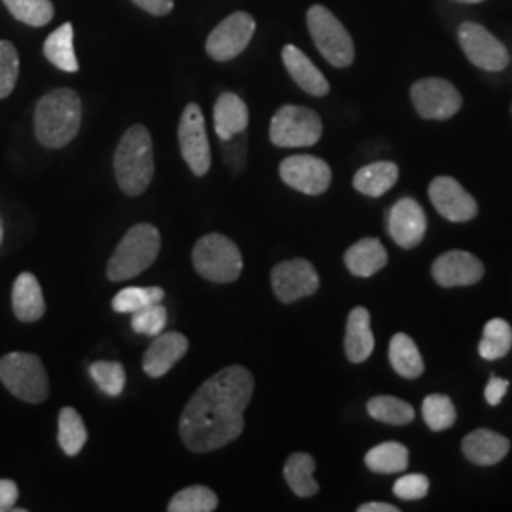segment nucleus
<instances>
[{"label":"nucleus","mask_w":512,"mask_h":512,"mask_svg":"<svg viewBox=\"0 0 512 512\" xmlns=\"http://www.w3.org/2000/svg\"><path fill=\"white\" fill-rule=\"evenodd\" d=\"M255 378L245 366L232 365L213 374L184 406L179 433L196 454L224 448L245 429L243 412L253 399Z\"/></svg>","instance_id":"nucleus-1"},{"label":"nucleus","mask_w":512,"mask_h":512,"mask_svg":"<svg viewBox=\"0 0 512 512\" xmlns=\"http://www.w3.org/2000/svg\"><path fill=\"white\" fill-rule=\"evenodd\" d=\"M82 126V101L78 93L59 88L46 93L35 110V133L46 148L67 147Z\"/></svg>","instance_id":"nucleus-2"},{"label":"nucleus","mask_w":512,"mask_h":512,"mask_svg":"<svg viewBox=\"0 0 512 512\" xmlns=\"http://www.w3.org/2000/svg\"><path fill=\"white\" fill-rule=\"evenodd\" d=\"M118 186L131 198L147 192L154 177V147L145 126H131L120 139L114 154Z\"/></svg>","instance_id":"nucleus-3"},{"label":"nucleus","mask_w":512,"mask_h":512,"mask_svg":"<svg viewBox=\"0 0 512 512\" xmlns=\"http://www.w3.org/2000/svg\"><path fill=\"white\" fill-rule=\"evenodd\" d=\"M162 238L156 226L141 222L129 228L110 256L107 275L110 281L120 283L143 274L160 255Z\"/></svg>","instance_id":"nucleus-4"},{"label":"nucleus","mask_w":512,"mask_h":512,"mask_svg":"<svg viewBox=\"0 0 512 512\" xmlns=\"http://www.w3.org/2000/svg\"><path fill=\"white\" fill-rule=\"evenodd\" d=\"M0 382L25 403H44L50 395V380L40 357L14 351L0 359Z\"/></svg>","instance_id":"nucleus-5"},{"label":"nucleus","mask_w":512,"mask_h":512,"mask_svg":"<svg viewBox=\"0 0 512 512\" xmlns=\"http://www.w3.org/2000/svg\"><path fill=\"white\" fill-rule=\"evenodd\" d=\"M192 262L196 272L213 283H232L243 270L238 245L222 234L203 236L192 251Z\"/></svg>","instance_id":"nucleus-6"},{"label":"nucleus","mask_w":512,"mask_h":512,"mask_svg":"<svg viewBox=\"0 0 512 512\" xmlns=\"http://www.w3.org/2000/svg\"><path fill=\"white\" fill-rule=\"evenodd\" d=\"M308 29L321 55L332 67L346 69L355 59V44L348 29L329 8L315 4L308 10Z\"/></svg>","instance_id":"nucleus-7"},{"label":"nucleus","mask_w":512,"mask_h":512,"mask_svg":"<svg viewBox=\"0 0 512 512\" xmlns=\"http://www.w3.org/2000/svg\"><path fill=\"white\" fill-rule=\"evenodd\" d=\"M323 135V122L315 110L300 105H283L270 124V141L275 147H313Z\"/></svg>","instance_id":"nucleus-8"},{"label":"nucleus","mask_w":512,"mask_h":512,"mask_svg":"<svg viewBox=\"0 0 512 512\" xmlns=\"http://www.w3.org/2000/svg\"><path fill=\"white\" fill-rule=\"evenodd\" d=\"M459 46L467 59L482 71L501 73L509 67L511 54L505 44L475 21H465L458 29Z\"/></svg>","instance_id":"nucleus-9"},{"label":"nucleus","mask_w":512,"mask_h":512,"mask_svg":"<svg viewBox=\"0 0 512 512\" xmlns=\"http://www.w3.org/2000/svg\"><path fill=\"white\" fill-rule=\"evenodd\" d=\"M410 97L414 109L425 120H450L463 105L456 86L444 78L418 80L410 90Z\"/></svg>","instance_id":"nucleus-10"},{"label":"nucleus","mask_w":512,"mask_h":512,"mask_svg":"<svg viewBox=\"0 0 512 512\" xmlns=\"http://www.w3.org/2000/svg\"><path fill=\"white\" fill-rule=\"evenodd\" d=\"M255 31L256 23L251 14L234 12L211 31L205 42V50L215 61H232L251 44Z\"/></svg>","instance_id":"nucleus-11"},{"label":"nucleus","mask_w":512,"mask_h":512,"mask_svg":"<svg viewBox=\"0 0 512 512\" xmlns=\"http://www.w3.org/2000/svg\"><path fill=\"white\" fill-rule=\"evenodd\" d=\"M179 147L184 162L196 177H203L211 169V148L205 129L203 112L196 103L186 105L179 122Z\"/></svg>","instance_id":"nucleus-12"},{"label":"nucleus","mask_w":512,"mask_h":512,"mask_svg":"<svg viewBox=\"0 0 512 512\" xmlns=\"http://www.w3.org/2000/svg\"><path fill=\"white\" fill-rule=\"evenodd\" d=\"M279 177L287 186H291L302 194L319 196L329 190L332 171H330V165L317 156L296 154L281 162Z\"/></svg>","instance_id":"nucleus-13"},{"label":"nucleus","mask_w":512,"mask_h":512,"mask_svg":"<svg viewBox=\"0 0 512 512\" xmlns=\"http://www.w3.org/2000/svg\"><path fill=\"white\" fill-rule=\"evenodd\" d=\"M272 287L275 296L283 304H293L319 289V275L311 262L304 258H293L277 264L272 270Z\"/></svg>","instance_id":"nucleus-14"},{"label":"nucleus","mask_w":512,"mask_h":512,"mask_svg":"<svg viewBox=\"0 0 512 512\" xmlns=\"http://www.w3.org/2000/svg\"><path fill=\"white\" fill-rule=\"evenodd\" d=\"M429 200L444 219L452 222H467L475 219L478 213L475 198L452 177L433 179L429 186Z\"/></svg>","instance_id":"nucleus-15"},{"label":"nucleus","mask_w":512,"mask_h":512,"mask_svg":"<svg viewBox=\"0 0 512 512\" xmlns=\"http://www.w3.org/2000/svg\"><path fill=\"white\" fill-rule=\"evenodd\" d=\"M387 230L391 239L403 247L414 249L425 238L427 219L420 203L412 198H403L387 211Z\"/></svg>","instance_id":"nucleus-16"},{"label":"nucleus","mask_w":512,"mask_h":512,"mask_svg":"<svg viewBox=\"0 0 512 512\" xmlns=\"http://www.w3.org/2000/svg\"><path fill=\"white\" fill-rule=\"evenodd\" d=\"M484 275V266L467 251H450L433 262V277L440 287H469Z\"/></svg>","instance_id":"nucleus-17"},{"label":"nucleus","mask_w":512,"mask_h":512,"mask_svg":"<svg viewBox=\"0 0 512 512\" xmlns=\"http://www.w3.org/2000/svg\"><path fill=\"white\" fill-rule=\"evenodd\" d=\"M188 351V338L181 332H162L148 346L143 368L150 378H162Z\"/></svg>","instance_id":"nucleus-18"},{"label":"nucleus","mask_w":512,"mask_h":512,"mask_svg":"<svg viewBox=\"0 0 512 512\" xmlns=\"http://www.w3.org/2000/svg\"><path fill=\"white\" fill-rule=\"evenodd\" d=\"M283 65L294 82L313 97H323L330 92L329 80L321 73L308 55L293 44H287L281 52Z\"/></svg>","instance_id":"nucleus-19"},{"label":"nucleus","mask_w":512,"mask_h":512,"mask_svg":"<svg viewBox=\"0 0 512 512\" xmlns=\"http://www.w3.org/2000/svg\"><path fill=\"white\" fill-rule=\"evenodd\" d=\"M461 448L465 458L476 465H495L509 454L511 442L490 429H476L463 439Z\"/></svg>","instance_id":"nucleus-20"},{"label":"nucleus","mask_w":512,"mask_h":512,"mask_svg":"<svg viewBox=\"0 0 512 512\" xmlns=\"http://www.w3.org/2000/svg\"><path fill=\"white\" fill-rule=\"evenodd\" d=\"M213 120L220 141H228L241 135L249 126V109L236 93H222L215 103Z\"/></svg>","instance_id":"nucleus-21"},{"label":"nucleus","mask_w":512,"mask_h":512,"mask_svg":"<svg viewBox=\"0 0 512 512\" xmlns=\"http://www.w3.org/2000/svg\"><path fill=\"white\" fill-rule=\"evenodd\" d=\"M12 308L21 323H33L44 315L46 302L35 275L29 272L18 275L12 289Z\"/></svg>","instance_id":"nucleus-22"},{"label":"nucleus","mask_w":512,"mask_h":512,"mask_svg":"<svg viewBox=\"0 0 512 512\" xmlns=\"http://www.w3.org/2000/svg\"><path fill=\"white\" fill-rule=\"evenodd\" d=\"M344 348L351 363H365L374 351V334L370 329V313L366 308H353L348 317Z\"/></svg>","instance_id":"nucleus-23"},{"label":"nucleus","mask_w":512,"mask_h":512,"mask_svg":"<svg viewBox=\"0 0 512 512\" xmlns=\"http://www.w3.org/2000/svg\"><path fill=\"white\" fill-rule=\"evenodd\" d=\"M344 262L351 274L357 277H370L378 274L387 264V251L380 239H361L346 251Z\"/></svg>","instance_id":"nucleus-24"},{"label":"nucleus","mask_w":512,"mask_h":512,"mask_svg":"<svg viewBox=\"0 0 512 512\" xmlns=\"http://www.w3.org/2000/svg\"><path fill=\"white\" fill-rule=\"evenodd\" d=\"M399 181V167L393 162H374L361 167L355 177L353 186L357 192L368 198H380L389 192Z\"/></svg>","instance_id":"nucleus-25"},{"label":"nucleus","mask_w":512,"mask_h":512,"mask_svg":"<svg viewBox=\"0 0 512 512\" xmlns=\"http://www.w3.org/2000/svg\"><path fill=\"white\" fill-rule=\"evenodd\" d=\"M389 361H391V366L395 368V372L406 380L420 378L423 370H425L420 349L416 346V342L404 332H399L391 338Z\"/></svg>","instance_id":"nucleus-26"},{"label":"nucleus","mask_w":512,"mask_h":512,"mask_svg":"<svg viewBox=\"0 0 512 512\" xmlns=\"http://www.w3.org/2000/svg\"><path fill=\"white\" fill-rule=\"evenodd\" d=\"M44 55L57 69L65 73H76L80 63L74 54L73 23H63L44 42Z\"/></svg>","instance_id":"nucleus-27"},{"label":"nucleus","mask_w":512,"mask_h":512,"mask_svg":"<svg viewBox=\"0 0 512 512\" xmlns=\"http://www.w3.org/2000/svg\"><path fill=\"white\" fill-rule=\"evenodd\" d=\"M366 467L378 475L403 473L408 467V448L401 442H384L374 446L365 458Z\"/></svg>","instance_id":"nucleus-28"},{"label":"nucleus","mask_w":512,"mask_h":512,"mask_svg":"<svg viewBox=\"0 0 512 512\" xmlns=\"http://www.w3.org/2000/svg\"><path fill=\"white\" fill-rule=\"evenodd\" d=\"M313 473H315V459L304 452L293 454L287 459L283 469L287 484L298 497H311L319 492V484L315 482Z\"/></svg>","instance_id":"nucleus-29"},{"label":"nucleus","mask_w":512,"mask_h":512,"mask_svg":"<svg viewBox=\"0 0 512 512\" xmlns=\"http://www.w3.org/2000/svg\"><path fill=\"white\" fill-rule=\"evenodd\" d=\"M57 440H59L61 450L71 458L80 454V450L84 448V444L88 440V429L84 425V420L71 406H65L59 412Z\"/></svg>","instance_id":"nucleus-30"},{"label":"nucleus","mask_w":512,"mask_h":512,"mask_svg":"<svg viewBox=\"0 0 512 512\" xmlns=\"http://www.w3.org/2000/svg\"><path fill=\"white\" fill-rule=\"evenodd\" d=\"M512 348V329L505 319H492L486 327L480 340L478 351L482 359L497 361L503 359Z\"/></svg>","instance_id":"nucleus-31"},{"label":"nucleus","mask_w":512,"mask_h":512,"mask_svg":"<svg viewBox=\"0 0 512 512\" xmlns=\"http://www.w3.org/2000/svg\"><path fill=\"white\" fill-rule=\"evenodd\" d=\"M366 410L374 420L382 421L387 425H406L416 418L412 404L404 403L401 399L389 397V395L372 397L366 404Z\"/></svg>","instance_id":"nucleus-32"},{"label":"nucleus","mask_w":512,"mask_h":512,"mask_svg":"<svg viewBox=\"0 0 512 512\" xmlns=\"http://www.w3.org/2000/svg\"><path fill=\"white\" fill-rule=\"evenodd\" d=\"M219 507V497L207 486L184 488L169 501V512H211Z\"/></svg>","instance_id":"nucleus-33"},{"label":"nucleus","mask_w":512,"mask_h":512,"mask_svg":"<svg viewBox=\"0 0 512 512\" xmlns=\"http://www.w3.org/2000/svg\"><path fill=\"white\" fill-rule=\"evenodd\" d=\"M14 18L31 25L44 27L54 19L52 0H2Z\"/></svg>","instance_id":"nucleus-34"},{"label":"nucleus","mask_w":512,"mask_h":512,"mask_svg":"<svg viewBox=\"0 0 512 512\" xmlns=\"http://www.w3.org/2000/svg\"><path fill=\"white\" fill-rule=\"evenodd\" d=\"M164 289L160 287H128L112 298V308L118 313H135L164 300Z\"/></svg>","instance_id":"nucleus-35"},{"label":"nucleus","mask_w":512,"mask_h":512,"mask_svg":"<svg viewBox=\"0 0 512 512\" xmlns=\"http://www.w3.org/2000/svg\"><path fill=\"white\" fill-rule=\"evenodd\" d=\"M423 420L427 423L429 429L433 431H444L450 429L456 423V406L452 403L450 397L446 395H429L425 397L423 406H421Z\"/></svg>","instance_id":"nucleus-36"},{"label":"nucleus","mask_w":512,"mask_h":512,"mask_svg":"<svg viewBox=\"0 0 512 512\" xmlns=\"http://www.w3.org/2000/svg\"><path fill=\"white\" fill-rule=\"evenodd\" d=\"M90 376L97 387L109 395L118 397L126 387V370L118 361H97L90 366Z\"/></svg>","instance_id":"nucleus-37"},{"label":"nucleus","mask_w":512,"mask_h":512,"mask_svg":"<svg viewBox=\"0 0 512 512\" xmlns=\"http://www.w3.org/2000/svg\"><path fill=\"white\" fill-rule=\"evenodd\" d=\"M19 78V55L16 46L8 40H0V99L14 92Z\"/></svg>","instance_id":"nucleus-38"},{"label":"nucleus","mask_w":512,"mask_h":512,"mask_svg":"<svg viewBox=\"0 0 512 512\" xmlns=\"http://www.w3.org/2000/svg\"><path fill=\"white\" fill-rule=\"evenodd\" d=\"M165 325H167V310L162 306V302L131 313V329L137 334L158 336L164 332Z\"/></svg>","instance_id":"nucleus-39"},{"label":"nucleus","mask_w":512,"mask_h":512,"mask_svg":"<svg viewBox=\"0 0 512 512\" xmlns=\"http://www.w3.org/2000/svg\"><path fill=\"white\" fill-rule=\"evenodd\" d=\"M427 492H429V478L420 473L401 476L393 486V494L404 501H420Z\"/></svg>","instance_id":"nucleus-40"},{"label":"nucleus","mask_w":512,"mask_h":512,"mask_svg":"<svg viewBox=\"0 0 512 512\" xmlns=\"http://www.w3.org/2000/svg\"><path fill=\"white\" fill-rule=\"evenodd\" d=\"M224 156H226V162L232 165V169H241L245 164V156H247L245 139L236 135V137L224 141Z\"/></svg>","instance_id":"nucleus-41"},{"label":"nucleus","mask_w":512,"mask_h":512,"mask_svg":"<svg viewBox=\"0 0 512 512\" xmlns=\"http://www.w3.org/2000/svg\"><path fill=\"white\" fill-rule=\"evenodd\" d=\"M18 484L14 480H0V512L14 511V505L18 503Z\"/></svg>","instance_id":"nucleus-42"},{"label":"nucleus","mask_w":512,"mask_h":512,"mask_svg":"<svg viewBox=\"0 0 512 512\" xmlns=\"http://www.w3.org/2000/svg\"><path fill=\"white\" fill-rule=\"evenodd\" d=\"M507 389H509V382H507V380L497 378V376H492L490 384L486 385V391H484L488 404H490V406H497V404H501L503 397L507 395Z\"/></svg>","instance_id":"nucleus-43"},{"label":"nucleus","mask_w":512,"mask_h":512,"mask_svg":"<svg viewBox=\"0 0 512 512\" xmlns=\"http://www.w3.org/2000/svg\"><path fill=\"white\" fill-rule=\"evenodd\" d=\"M133 4H137L141 10L148 12L150 16H167L173 10V0H131Z\"/></svg>","instance_id":"nucleus-44"},{"label":"nucleus","mask_w":512,"mask_h":512,"mask_svg":"<svg viewBox=\"0 0 512 512\" xmlns=\"http://www.w3.org/2000/svg\"><path fill=\"white\" fill-rule=\"evenodd\" d=\"M359 512H399V509L389 503H365L359 507Z\"/></svg>","instance_id":"nucleus-45"},{"label":"nucleus","mask_w":512,"mask_h":512,"mask_svg":"<svg viewBox=\"0 0 512 512\" xmlns=\"http://www.w3.org/2000/svg\"><path fill=\"white\" fill-rule=\"evenodd\" d=\"M456 2H463V4H478L482 0H456Z\"/></svg>","instance_id":"nucleus-46"},{"label":"nucleus","mask_w":512,"mask_h":512,"mask_svg":"<svg viewBox=\"0 0 512 512\" xmlns=\"http://www.w3.org/2000/svg\"><path fill=\"white\" fill-rule=\"evenodd\" d=\"M2 239H4V224H2V219H0V243H2Z\"/></svg>","instance_id":"nucleus-47"}]
</instances>
